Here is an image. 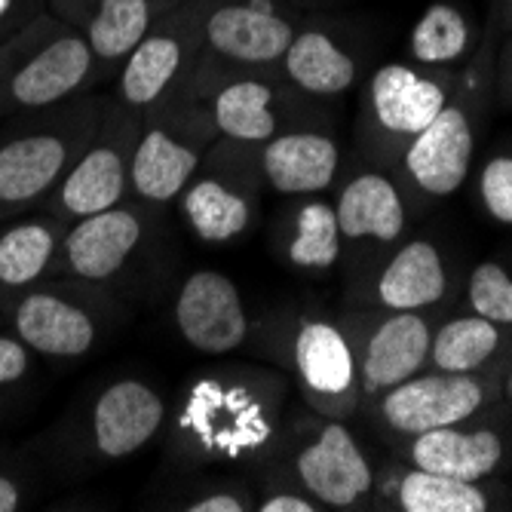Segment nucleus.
Listing matches in <instances>:
<instances>
[{"instance_id":"72a5a7b5","label":"nucleus","mask_w":512,"mask_h":512,"mask_svg":"<svg viewBox=\"0 0 512 512\" xmlns=\"http://www.w3.org/2000/svg\"><path fill=\"white\" fill-rule=\"evenodd\" d=\"M258 509L261 512H316L319 506L301 494H273V497H264Z\"/></svg>"},{"instance_id":"6ab92c4d","label":"nucleus","mask_w":512,"mask_h":512,"mask_svg":"<svg viewBox=\"0 0 512 512\" xmlns=\"http://www.w3.org/2000/svg\"><path fill=\"white\" fill-rule=\"evenodd\" d=\"M371 102L390 132L417 135L445 108V92L439 83L417 77L402 65H387L371 80Z\"/></svg>"},{"instance_id":"7ed1b4c3","label":"nucleus","mask_w":512,"mask_h":512,"mask_svg":"<svg viewBox=\"0 0 512 512\" xmlns=\"http://www.w3.org/2000/svg\"><path fill=\"white\" fill-rule=\"evenodd\" d=\"M135 129L129 120L108 114L99 132L65 172L59 188L46 200V212H53L65 224L86 215L105 212L126 203L129 194V157L135 148Z\"/></svg>"},{"instance_id":"2eb2a0df","label":"nucleus","mask_w":512,"mask_h":512,"mask_svg":"<svg viewBox=\"0 0 512 512\" xmlns=\"http://www.w3.org/2000/svg\"><path fill=\"white\" fill-rule=\"evenodd\" d=\"M261 169L279 194H319L338 172V148L316 132H289L264 142Z\"/></svg>"},{"instance_id":"473e14b6","label":"nucleus","mask_w":512,"mask_h":512,"mask_svg":"<svg viewBox=\"0 0 512 512\" xmlns=\"http://www.w3.org/2000/svg\"><path fill=\"white\" fill-rule=\"evenodd\" d=\"M184 509H188V512H246L252 506H249V500L243 494L215 491V494H203V497L191 500Z\"/></svg>"},{"instance_id":"f704fd0d","label":"nucleus","mask_w":512,"mask_h":512,"mask_svg":"<svg viewBox=\"0 0 512 512\" xmlns=\"http://www.w3.org/2000/svg\"><path fill=\"white\" fill-rule=\"evenodd\" d=\"M22 500H25V491H22L19 479L0 473V512H16V509H22Z\"/></svg>"},{"instance_id":"f3484780","label":"nucleus","mask_w":512,"mask_h":512,"mask_svg":"<svg viewBox=\"0 0 512 512\" xmlns=\"http://www.w3.org/2000/svg\"><path fill=\"white\" fill-rule=\"evenodd\" d=\"M68 19L83 22V37L99 62H117L151 28V0H56Z\"/></svg>"},{"instance_id":"393cba45","label":"nucleus","mask_w":512,"mask_h":512,"mask_svg":"<svg viewBox=\"0 0 512 512\" xmlns=\"http://www.w3.org/2000/svg\"><path fill=\"white\" fill-rule=\"evenodd\" d=\"M283 62H286L289 77L301 89L316 92V96H335V92H344L356 77L353 59L347 53H341L338 46L319 31L295 34Z\"/></svg>"},{"instance_id":"cd10ccee","label":"nucleus","mask_w":512,"mask_h":512,"mask_svg":"<svg viewBox=\"0 0 512 512\" xmlns=\"http://www.w3.org/2000/svg\"><path fill=\"white\" fill-rule=\"evenodd\" d=\"M341 252V227H338V215L329 203H307L298 212V224H295V237L289 246V258L298 267H310V270H322L332 267L338 261Z\"/></svg>"},{"instance_id":"f257e3e1","label":"nucleus","mask_w":512,"mask_h":512,"mask_svg":"<svg viewBox=\"0 0 512 512\" xmlns=\"http://www.w3.org/2000/svg\"><path fill=\"white\" fill-rule=\"evenodd\" d=\"M86 37L59 19L40 16L0 53V114H37L74 99L96 71Z\"/></svg>"},{"instance_id":"a211bd4d","label":"nucleus","mask_w":512,"mask_h":512,"mask_svg":"<svg viewBox=\"0 0 512 512\" xmlns=\"http://www.w3.org/2000/svg\"><path fill=\"white\" fill-rule=\"evenodd\" d=\"M500 457H503V445L491 430L463 433L457 427H436L427 433H417L411 445V460L417 470H430L467 482L491 476Z\"/></svg>"},{"instance_id":"2f4dec72","label":"nucleus","mask_w":512,"mask_h":512,"mask_svg":"<svg viewBox=\"0 0 512 512\" xmlns=\"http://www.w3.org/2000/svg\"><path fill=\"white\" fill-rule=\"evenodd\" d=\"M31 362L34 353L25 347V341H19L13 332L10 335L0 332V390L19 384L31 371Z\"/></svg>"},{"instance_id":"7c9ffc66","label":"nucleus","mask_w":512,"mask_h":512,"mask_svg":"<svg viewBox=\"0 0 512 512\" xmlns=\"http://www.w3.org/2000/svg\"><path fill=\"white\" fill-rule=\"evenodd\" d=\"M482 200H485V209L497 221L512 224V160L509 157H497L485 166Z\"/></svg>"},{"instance_id":"dca6fc26","label":"nucleus","mask_w":512,"mask_h":512,"mask_svg":"<svg viewBox=\"0 0 512 512\" xmlns=\"http://www.w3.org/2000/svg\"><path fill=\"white\" fill-rule=\"evenodd\" d=\"M430 329L417 313H396L371 335L368 350L362 356V384L368 393L390 390L417 375L430 356Z\"/></svg>"},{"instance_id":"423d86ee","label":"nucleus","mask_w":512,"mask_h":512,"mask_svg":"<svg viewBox=\"0 0 512 512\" xmlns=\"http://www.w3.org/2000/svg\"><path fill=\"white\" fill-rule=\"evenodd\" d=\"M175 325L181 338L206 356L234 353L249 335L237 283L218 270L191 273L175 301Z\"/></svg>"},{"instance_id":"4be33fe9","label":"nucleus","mask_w":512,"mask_h":512,"mask_svg":"<svg viewBox=\"0 0 512 512\" xmlns=\"http://www.w3.org/2000/svg\"><path fill=\"white\" fill-rule=\"evenodd\" d=\"M181 212L194 234L206 243H230L252 221L249 200L218 178L191 181L181 191Z\"/></svg>"},{"instance_id":"5701e85b","label":"nucleus","mask_w":512,"mask_h":512,"mask_svg":"<svg viewBox=\"0 0 512 512\" xmlns=\"http://www.w3.org/2000/svg\"><path fill=\"white\" fill-rule=\"evenodd\" d=\"M181 68V43L172 34H145L132 46L117 89L129 108H151Z\"/></svg>"},{"instance_id":"39448f33","label":"nucleus","mask_w":512,"mask_h":512,"mask_svg":"<svg viewBox=\"0 0 512 512\" xmlns=\"http://www.w3.org/2000/svg\"><path fill=\"white\" fill-rule=\"evenodd\" d=\"M142 240L145 218L129 203L86 215L68 224L56 258V273H68L77 283H108L123 270Z\"/></svg>"},{"instance_id":"4468645a","label":"nucleus","mask_w":512,"mask_h":512,"mask_svg":"<svg viewBox=\"0 0 512 512\" xmlns=\"http://www.w3.org/2000/svg\"><path fill=\"white\" fill-rule=\"evenodd\" d=\"M200 154L160 126L138 132L129 157V191L154 206L172 203L197 175Z\"/></svg>"},{"instance_id":"1a4fd4ad","label":"nucleus","mask_w":512,"mask_h":512,"mask_svg":"<svg viewBox=\"0 0 512 512\" xmlns=\"http://www.w3.org/2000/svg\"><path fill=\"white\" fill-rule=\"evenodd\" d=\"M295 368L304 396L325 414H341L353 405L356 365L347 338L329 322H301L295 335Z\"/></svg>"},{"instance_id":"c756f323","label":"nucleus","mask_w":512,"mask_h":512,"mask_svg":"<svg viewBox=\"0 0 512 512\" xmlns=\"http://www.w3.org/2000/svg\"><path fill=\"white\" fill-rule=\"evenodd\" d=\"M470 304L476 316L497 322H512V279L497 264L476 267L470 279Z\"/></svg>"},{"instance_id":"20e7f679","label":"nucleus","mask_w":512,"mask_h":512,"mask_svg":"<svg viewBox=\"0 0 512 512\" xmlns=\"http://www.w3.org/2000/svg\"><path fill=\"white\" fill-rule=\"evenodd\" d=\"M10 329L34 356L83 359L102 338V322L92 301L62 283H43L25 289L4 307Z\"/></svg>"},{"instance_id":"0eeeda50","label":"nucleus","mask_w":512,"mask_h":512,"mask_svg":"<svg viewBox=\"0 0 512 512\" xmlns=\"http://www.w3.org/2000/svg\"><path fill=\"white\" fill-rule=\"evenodd\" d=\"M166 421L163 396L145 381L120 378L105 387L89 411V442L96 454L123 460L142 451Z\"/></svg>"},{"instance_id":"412c9836","label":"nucleus","mask_w":512,"mask_h":512,"mask_svg":"<svg viewBox=\"0 0 512 512\" xmlns=\"http://www.w3.org/2000/svg\"><path fill=\"white\" fill-rule=\"evenodd\" d=\"M445 267L430 243H408L384 270L378 295L390 310H417L445 295Z\"/></svg>"},{"instance_id":"a878e982","label":"nucleus","mask_w":512,"mask_h":512,"mask_svg":"<svg viewBox=\"0 0 512 512\" xmlns=\"http://www.w3.org/2000/svg\"><path fill=\"white\" fill-rule=\"evenodd\" d=\"M399 503L405 512H485L488 497L467 479L417 470L399 485Z\"/></svg>"},{"instance_id":"c85d7f7f","label":"nucleus","mask_w":512,"mask_h":512,"mask_svg":"<svg viewBox=\"0 0 512 512\" xmlns=\"http://www.w3.org/2000/svg\"><path fill=\"white\" fill-rule=\"evenodd\" d=\"M463 50H467V22L454 7H430L411 31V53L421 62H451Z\"/></svg>"},{"instance_id":"bb28decb","label":"nucleus","mask_w":512,"mask_h":512,"mask_svg":"<svg viewBox=\"0 0 512 512\" xmlns=\"http://www.w3.org/2000/svg\"><path fill=\"white\" fill-rule=\"evenodd\" d=\"M497 344H500V335L491 319L467 316V319H454L442 325L430 341V356L442 371H460V375H467V371L491 359Z\"/></svg>"},{"instance_id":"6e6552de","label":"nucleus","mask_w":512,"mask_h":512,"mask_svg":"<svg viewBox=\"0 0 512 512\" xmlns=\"http://www.w3.org/2000/svg\"><path fill=\"white\" fill-rule=\"evenodd\" d=\"M482 405V387L476 378L460 371H442V375L408 378L390 387L384 399L387 424L399 433H427L436 427H454L476 414Z\"/></svg>"},{"instance_id":"ddd939ff","label":"nucleus","mask_w":512,"mask_h":512,"mask_svg":"<svg viewBox=\"0 0 512 512\" xmlns=\"http://www.w3.org/2000/svg\"><path fill=\"white\" fill-rule=\"evenodd\" d=\"M206 40L218 56L230 62L270 65L286 56L289 43L295 40V28L273 10L230 4V7H218L209 16Z\"/></svg>"},{"instance_id":"c9c22d12","label":"nucleus","mask_w":512,"mask_h":512,"mask_svg":"<svg viewBox=\"0 0 512 512\" xmlns=\"http://www.w3.org/2000/svg\"><path fill=\"white\" fill-rule=\"evenodd\" d=\"M16 13V0H0V25Z\"/></svg>"},{"instance_id":"9d476101","label":"nucleus","mask_w":512,"mask_h":512,"mask_svg":"<svg viewBox=\"0 0 512 512\" xmlns=\"http://www.w3.org/2000/svg\"><path fill=\"white\" fill-rule=\"evenodd\" d=\"M473 163V129L460 108H442L436 120L414 135L405 166L417 188L430 194H454Z\"/></svg>"},{"instance_id":"f8f14e48","label":"nucleus","mask_w":512,"mask_h":512,"mask_svg":"<svg viewBox=\"0 0 512 512\" xmlns=\"http://www.w3.org/2000/svg\"><path fill=\"white\" fill-rule=\"evenodd\" d=\"M298 476L304 488L329 506H350L371 488V470L356 448L353 436L341 424H329L316 442H310L298 460Z\"/></svg>"},{"instance_id":"b1692460","label":"nucleus","mask_w":512,"mask_h":512,"mask_svg":"<svg viewBox=\"0 0 512 512\" xmlns=\"http://www.w3.org/2000/svg\"><path fill=\"white\" fill-rule=\"evenodd\" d=\"M215 126L243 145H264L276 132L273 92L258 80H237L224 86L212 105Z\"/></svg>"},{"instance_id":"9b49d317","label":"nucleus","mask_w":512,"mask_h":512,"mask_svg":"<svg viewBox=\"0 0 512 512\" xmlns=\"http://www.w3.org/2000/svg\"><path fill=\"white\" fill-rule=\"evenodd\" d=\"M65 230L68 224L53 212L19 215L10 227L0 230V310L56 273Z\"/></svg>"},{"instance_id":"f03ea898","label":"nucleus","mask_w":512,"mask_h":512,"mask_svg":"<svg viewBox=\"0 0 512 512\" xmlns=\"http://www.w3.org/2000/svg\"><path fill=\"white\" fill-rule=\"evenodd\" d=\"M96 105H77L50 123L22 129L0 142V221L19 218L50 200L65 172L99 132Z\"/></svg>"},{"instance_id":"aec40b11","label":"nucleus","mask_w":512,"mask_h":512,"mask_svg":"<svg viewBox=\"0 0 512 512\" xmlns=\"http://www.w3.org/2000/svg\"><path fill=\"white\" fill-rule=\"evenodd\" d=\"M335 215L341 234L350 240H396L405 224L402 200L384 175H359L356 181H350L338 200Z\"/></svg>"}]
</instances>
